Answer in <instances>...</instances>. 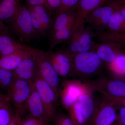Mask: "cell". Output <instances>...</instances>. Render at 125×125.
I'll use <instances>...</instances> for the list:
<instances>
[{
    "label": "cell",
    "mask_w": 125,
    "mask_h": 125,
    "mask_svg": "<svg viewBox=\"0 0 125 125\" xmlns=\"http://www.w3.org/2000/svg\"><path fill=\"white\" fill-rule=\"evenodd\" d=\"M107 98L113 103L117 108L125 107V97L122 98Z\"/></svg>",
    "instance_id": "obj_35"
},
{
    "label": "cell",
    "mask_w": 125,
    "mask_h": 125,
    "mask_svg": "<svg viewBox=\"0 0 125 125\" xmlns=\"http://www.w3.org/2000/svg\"><path fill=\"white\" fill-rule=\"evenodd\" d=\"M94 91L109 98L125 97V81L118 79L99 78L86 82Z\"/></svg>",
    "instance_id": "obj_7"
},
{
    "label": "cell",
    "mask_w": 125,
    "mask_h": 125,
    "mask_svg": "<svg viewBox=\"0 0 125 125\" xmlns=\"http://www.w3.org/2000/svg\"><path fill=\"white\" fill-rule=\"evenodd\" d=\"M33 84L40 95L49 122L53 121L56 114L58 95L51 86L37 73Z\"/></svg>",
    "instance_id": "obj_6"
},
{
    "label": "cell",
    "mask_w": 125,
    "mask_h": 125,
    "mask_svg": "<svg viewBox=\"0 0 125 125\" xmlns=\"http://www.w3.org/2000/svg\"><path fill=\"white\" fill-rule=\"evenodd\" d=\"M9 21L14 31L22 41L28 42L41 37L34 28L27 6L21 4L15 15Z\"/></svg>",
    "instance_id": "obj_3"
},
{
    "label": "cell",
    "mask_w": 125,
    "mask_h": 125,
    "mask_svg": "<svg viewBox=\"0 0 125 125\" xmlns=\"http://www.w3.org/2000/svg\"><path fill=\"white\" fill-rule=\"evenodd\" d=\"M27 7L39 5H46L47 0H24Z\"/></svg>",
    "instance_id": "obj_34"
},
{
    "label": "cell",
    "mask_w": 125,
    "mask_h": 125,
    "mask_svg": "<svg viewBox=\"0 0 125 125\" xmlns=\"http://www.w3.org/2000/svg\"><path fill=\"white\" fill-rule=\"evenodd\" d=\"M22 0H0V20L10 21L15 15Z\"/></svg>",
    "instance_id": "obj_21"
},
{
    "label": "cell",
    "mask_w": 125,
    "mask_h": 125,
    "mask_svg": "<svg viewBox=\"0 0 125 125\" xmlns=\"http://www.w3.org/2000/svg\"><path fill=\"white\" fill-rule=\"evenodd\" d=\"M76 12V10H72L56 14L48 34L74 24Z\"/></svg>",
    "instance_id": "obj_19"
},
{
    "label": "cell",
    "mask_w": 125,
    "mask_h": 125,
    "mask_svg": "<svg viewBox=\"0 0 125 125\" xmlns=\"http://www.w3.org/2000/svg\"><path fill=\"white\" fill-rule=\"evenodd\" d=\"M53 121L55 125H76L69 116L62 113H56Z\"/></svg>",
    "instance_id": "obj_29"
},
{
    "label": "cell",
    "mask_w": 125,
    "mask_h": 125,
    "mask_svg": "<svg viewBox=\"0 0 125 125\" xmlns=\"http://www.w3.org/2000/svg\"><path fill=\"white\" fill-rule=\"evenodd\" d=\"M49 61L59 76H72L73 56L66 49L46 52Z\"/></svg>",
    "instance_id": "obj_11"
},
{
    "label": "cell",
    "mask_w": 125,
    "mask_h": 125,
    "mask_svg": "<svg viewBox=\"0 0 125 125\" xmlns=\"http://www.w3.org/2000/svg\"><path fill=\"white\" fill-rule=\"evenodd\" d=\"M74 25V24L70 25L68 27L48 34L50 51H52L57 45L69 41L73 34Z\"/></svg>",
    "instance_id": "obj_22"
},
{
    "label": "cell",
    "mask_w": 125,
    "mask_h": 125,
    "mask_svg": "<svg viewBox=\"0 0 125 125\" xmlns=\"http://www.w3.org/2000/svg\"><path fill=\"white\" fill-rule=\"evenodd\" d=\"M33 52L37 61L38 74L51 86L59 97L60 76L49 61L46 52L34 48Z\"/></svg>",
    "instance_id": "obj_8"
},
{
    "label": "cell",
    "mask_w": 125,
    "mask_h": 125,
    "mask_svg": "<svg viewBox=\"0 0 125 125\" xmlns=\"http://www.w3.org/2000/svg\"><path fill=\"white\" fill-rule=\"evenodd\" d=\"M9 103L0 108V125H9L15 115V111H14Z\"/></svg>",
    "instance_id": "obj_27"
},
{
    "label": "cell",
    "mask_w": 125,
    "mask_h": 125,
    "mask_svg": "<svg viewBox=\"0 0 125 125\" xmlns=\"http://www.w3.org/2000/svg\"><path fill=\"white\" fill-rule=\"evenodd\" d=\"M9 102H3L0 103V108L4 106L5 105H6L7 104L9 103Z\"/></svg>",
    "instance_id": "obj_40"
},
{
    "label": "cell",
    "mask_w": 125,
    "mask_h": 125,
    "mask_svg": "<svg viewBox=\"0 0 125 125\" xmlns=\"http://www.w3.org/2000/svg\"><path fill=\"white\" fill-rule=\"evenodd\" d=\"M119 109L118 119L119 124L121 125H125V107L117 108Z\"/></svg>",
    "instance_id": "obj_36"
},
{
    "label": "cell",
    "mask_w": 125,
    "mask_h": 125,
    "mask_svg": "<svg viewBox=\"0 0 125 125\" xmlns=\"http://www.w3.org/2000/svg\"><path fill=\"white\" fill-rule=\"evenodd\" d=\"M94 33L88 27L82 26L74 30L66 49L73 56L80 53L94 51L96 44L93 40Z\"/></svg>",
    "instance_id": "obj_4"
},
{
    "label": "cell",
    "mask_w": 125,
    "mask_h": 125,
    "mask_svg": "<svg viewBox=\"0 0 125 125\" xmlns=\"http://www.w3.org/2000/svg\"><path fill=\"white\" fill-rule=\"evenodd\" d=\"M13 71L16 79L33 82L38 73L37 65L33 51Z\"/></svg>",
    "instance_id": "obj_14"
},
{
    "label": "cell",
    "mask_w": 125,
    "mask_h": 125,
    "mask_svg": "<svg viewBox=\"0 0 125 125\" xmlns=\"http://www.w3.org/2000/svg\"><path fill=\"white\" fill-rule=\"evenodd\" d=\"M86 84L76 80H64L60 89L59 97L65 109L67 110L78 101L85 89Z\"/></svg>",
    "instance_id": "obj_12"
},
{
    "label": "cell",
    "mask_w": 125,
    "mask_h": 125,
    "mask_svg": "<svg viewBox=\"0 0 125 125\" xmlns=\"http://www.w3.org/2000/svg\"><path fill=\"white\" fill-rule=\"evenodd\" d=\"M27 7L29 10L33 26L35 31L40 37L48 36V33L45 30L42 23L37 14L31 7Z\"/></svg>",
    "instance_id": "obj_28"
},
{
    "label": "cell",
    "mask_w": 125,
    "mask_h": 125,
    "mask_svg": "<svg viewBox=\"0 0 125 125\" xmlns=\"http://www.w3.org/2000/svg\"><path fill=\"white\" fill-rule=\"evenodd\" d=\"M122 45L110 42H103L96 43L94 52L105 64L114 61L122 51Z\"/></svg>",
    "instance_id": "obj_15"
},
{
    "label": "cell",
    "mask_w": 125,
    "mask_h": 125,
    "mask_svg": "<svg viewBox=\"0 0 125 125\" xmlns=\"http://www.w3.org/2000/svg\"><path fill=\"white\" fill-rule=\"evenodd\" d=\"M106 65L112 78L125 81V51H122L114 61Z\"/></svg>",
    "instance_id": "obj_20"
},
{
    "label": "cell",
    "mask_w": 125,
    "mask_h": 125,
    "mask_svg": "<svg viewBox=\"0 0 125 125\" xmlns=\"http://www.w3.org/2000/svg\"><path fill=\"white\" fill-rule=\"evenodd\" d=\"M3 21L0 20V35L1 34H9V30L4 24Z\"/></svg>",
    "instance_id": "obj_38"
},
{
    "label": "cell",
    "mask_w": 125,
    "mask_h": 125,
    "mask_svg": "<svg viewBox=\"0 0 125 125\" xmlns=\"http://www.w3.org/2000/svg\"><path fill=\"white\" fill-rule=\"evenodd\" d=\"M33 87V83L16 79L8 89V96L16 112L22 117L26 111V104Z\"/></svg>",
    "instance_id": "obj_5"
},
{
    "label": "cell",
    "mask_w": 125,
    "mask_h": 125,
    "mask_svg": "<svg viewBox=\"0 0 125 125\" xmlns=\"http://www.w3.org/2000/svg\"><path fill=\"white\" fill-rule=\"evenodd\" d=\"M118 125V124H115V125Z\"/></svg>",
    "instance_id": "obj_41"
},
{
    "label": "cell",
    "mask_w": 125,
    "mask_h": 125,
    "mask_svg": "<svg viewBox=\"0 0 125 125\" xmlns=\"http://www.w3.org/2000/svg\"><path fill=\"white\" fill-rule=\"evenodd\" d=\"M26 109L31 116L49 122L40 95L33 84L31 94L26 103Z\"/></svg>",
    "instance_id": "obj_16"
},
{
    "label": "cell",
    "mask_w": 125,
    "mask_h": 125,
    "mask_svg": "<svg viewBox=\"0 0 125 125\" xmlns=\"http://www.w3.org/2000/svg\"><path fill=\"white\" fill-rule=\"evenodd\" d=\"M114 10L111 5L106 3L91 12L85 19V23L94 33L105 31Z\"/></svg>",
    "instance_id": "obj_10"
},
{
    "label": "cell",
    "mask_w": 125,
    "mask_h": 125,
    "mask_svg": "<svg viewBox=\"0 0 125 125\" xmlns=\"http://www.w3.org/2000/svg\"><path fill=\"white\" fill-rule=\"evenodd\" d=\"M31 48L16 41L8 34L0 35V57L12 54L19 50Z\"/></svg>",
    "instance_id": "obj_18"
},
{
    "label": "cell",
    "mask_w": 125,
    "mask_h": 125,
    "mask_svg": "<svg viewBox=\"0 0 125 125\" xmlns=\"http://www.w3.org/2000/svg\"><path fill=\"white\" fill-rule=\"evenodd\" d=\"M85 83L83 92L68 111L69 116L76 125L90 124L96 110L97 102L94 97V91Z\"/></svg>",
    "instance_id": "obj_1"
},
{
    "label": "cell",
    "mask_w": 125,
    "mask_h": 125,
    "mask_svg": "<svg viewBox=\"0 0 125 125\" xmlns=\"http://www.w3.org/2000/svg\"><path fill=\"white\" fill-rule=\"evenodd\" d=\"M80 1V0H61L60 8L56 14L70 10H76Z\"/></svg>",
    "instance_id": "obj_30"
},
{
    "label": "cell",
    "mask_w": 125,
    "mask_h": 125,
    "mask_svg": "<svg viewBox=\"0 0 125 125\" xmlns=\"http://www.w3.org/2000/svg\"><path fill=\"white\" fill-rule=\"evenodd\" d=\"M22 120V117L16 112L15 115L8 125H21Z\"/></svg>",
    "instance_id": "obj_37"
},
{
    "label": "cell",
    "mask_w": 125,
    "mask_h": 125,
    "mask_svg": "<svg viewBox=\"0 0 125 125\" xmlns=\"http://www.w3.org/2000/svg\"></svg>",
    "instance_id": "obj_43"
},
{
    "label": "cell",
    "mask_w": 125,
    "mask_h": 125,
    "mask_svg": "<svg viewBox=\"0 0 125 125\" xmlns=\"http://www.w3.org/2000/svg\"><path fill=\"white\" fill-rule=\"evenodd\" d=\"M61 5V0H47L46 5L52 13L57 12Z\"/></svg>",
    "instance_id": "obj_33"
},
{
    "label": "cell",
    "mask_w": 125,
    "mask_h": 125,
    "mask_svg": "<svg viewBox=\"0 0 125 125\" xmlns=\"http://www.w3.org/2000/svg\"><path fill=\"white\" fill-rule=\"evenodd\" d=\"M106 3L111 5L114 10L120 12L125 20V1L123 0H108Z\"/></svg>",
    "instance_id": "obj_31"
},
{
    "label": "cell",
    "mask_w": 125,
    "mask_h": 125,
    "mask_svg": "<svg viewBox=\"0 0 125 125\" xmlns=\"http://www.w3.org/2000/svg\"><path fill=\"white\" fill-rule=\"evenodd\" d=\"M123 0L124 1H125V0Z\"/></svg>",
    "instance_id": "obj_42"
},
{
    "label": "cell",
    "mask_w": 125,
    "mask_h": 125,
    "mask_svg": "<svg viewBox=\"0 0 125 125\" xmlns=\"http://www.w3.org/2000/svg\"><path fill=\"white\" fill-rule=\"evenodd\" d=\"M33 48L19 50L10 55L0 57V68L14 71L24 59L32 54Z\"/></svg>",
    "instance_id": "obj_17"
},
{
    "label": "cell",
    "mask_w": 125,
    "mask_h": 125,
    "mask_svg": "<svg viewBox=\"0 0 125 125\" xmlns=\"http://www.w3.org/2000/svg\"><path fill=\"white\" fill-rule=\"evenodd\" d=\"M16 79L13 71L0 68V88L9 89Z\"/></svg>",
    "instance_id": "obj_26"
},
{
    "label": "cell",
    "mask_w": 125,
    "mask_h": 125,
    "mask_svg": "<svg viewBox=\"0 0 125 125\" xmlns=\"http://www.w3.org/2000/svg\"><path fill=\"white\" fill-rule=\"evenodd\" d=\"M48 123L46 121L35 118L29 115L22 120L21 125H48Z\"/></svg>",
    "instance_id": "obj_32"
},
{
    "label": "cell",
    "mask_w": 125,
    "mask_h": 125,
    "mask_svg": "<svg viewBox=\"0 0 125 125\" xmlns=\"http://www.w3.org/2000/svg\"><path fill=\"white\" fill-rule=\"evenodd\" d=\"M108 0H80L76 10L73 31L85 25V21L91 12L105 4Z\"/></svg>",
    "instance_id": "obj_13"
},
{
    "label": "cell",
    "mask_w": 125,
    "mask_h": 125,
    "mask_svg": "<svg viewBox=\"0 0 125 125\" xmlns=\"http://www.w3.org/2000/svg\"><path fill=\"white\" fill-rule=\"evenodd\" d=\"M29 7H31L37 14L48 34L52 25L53 19L52 18V14L47 6L46 5H42L29 6Z\"/></svg>",
    "instance_id": "obj_23"
},
{
    "label": "cell",
    "mask_w": 125,
    "mask_h": 125,
    "mask_svg": "<svg viewBox=\"0 0 125 125\" xmlns=\"http://www.w3.org/2000/svg\"><path fill=\"white\" fill-rule=\"evenodd\" d=\"M10 101L7 95L3 94L0 93V103L9 102Z\"/></svg>",
    "instance_id": "obj_39"
},
{
    "label": "cell",
    "mask_w": 125,
    "mask_h": 125,
    "mask_svg": "<svg viewBox=\"0 0 125 125\" xmlns=\"http://www.w3.org/2000/svg\"><path fill=\"white\" fill-rule=\"evenodd\" d=\"M94 38H97L99 42H110L123 46L125 45V32H112L105 31L94 33Z\"/></svg>",
    "instance_id": "obj_24"
},
{
    "label": "cell",
    "mask_w": 125,
    "mask_h": 125,
    "mask_svg": "<svg viewBox=\"0 0 125 125\" xmlns=\"http://www.w3.org/2000/svg\"><path fill=\"white\" fill-rule=\"evenodd\" d=\"M104 62L94 52L73 56L72 75L83 78L94 76L102 70Z\"/></svg>",
    "instance_id": "obj_2"
},
{
    "label": "cell",
    "mask_w": 125,
    "mask_h": 125,
    "mask_svg": "<svg viewBox=\"0 0 125 125\" xmlns=\"http://www.w3.org/2000/svg\"><path fill=\"white\" fill-rule=\"evenodd\" d=\"M116 106L109 99L103 96L97 102L95 112L90 125H114L118 119Z\"/></svg>",
    "instance_id": "obj_9"
},
{
    "label": "cell",
    "mask_w": 125,
    "mask_h": 125,
    "mask_svg": "<svg viewBox=\"0 0 125 125\" xmlns=\"http://www.w3.org/2000/svg\"><path fill=\"white\" fill-rule=\"evenodd\" d=\"M105 31L112 32H125V20L120 12L115 10Z\"/></svg>",
    "instance_id": "obj_25"
}]
</instances>
